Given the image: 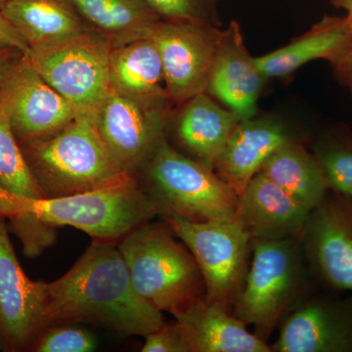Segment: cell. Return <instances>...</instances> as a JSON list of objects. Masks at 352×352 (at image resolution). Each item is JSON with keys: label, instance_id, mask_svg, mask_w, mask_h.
Here are the masks:
<instances>
[{"label": "cell", "instance_id": "ffe728a7", "mask_svg": "<svg viewBox=\"0 0 352 352\" xmlns=\"http://www.w3.org/2000/svg\"><path fill=\"white\" fill-rule=\"evenodd\" d=\"M0 10L32 50L90 29L72 0H10Z\"/></svg>", "mask_w": 352, "mask_h": 352}, {"label": "cell", "instance_id": "e575fe53", "mask_svg": "<svg viewBox=\"0 0 352 352\" xmlns=\"http://www.w3.org/2000/svg\"><path fill=\"white\" fill-rule=\"evenodd\" d=\"M8 1H10V0H0V8H1V7Z\"/></svg>", "mask_w": 352, "mask_h": 352}, {"label": "cell", "instance_id": "52a82bcc", "mask_svg": "<svg viewBox=\"0 0 352 352\" xmlns=\"http://www.w3.org/2000/svg\"><path fill=\"white\" fill-rule=\"evenodd\" d=\"M112 48L107 38L89 29L48 47L30 50L25 55L76 116L96 117L112 91Z\"/></svg>", "mask_w": 352, "mask_h": 352}, {"label": "cell", "instance_id": "4dcf8cb0", "mask_svg": "<svg viewBox=\"0 0 352 352\" xmlns=\"http://www.w3.org/2000/svg\"><path fill=\"white\" fill-rule=\"evenodd\" d=\"M1 48H13L21 51L23 54L29 52L30 47L25 39L16 31L8 20L4 17L0 10V50Z\"/></svg>", "mask_w": 352, "mask_h": 352}, {"label": "cell", "instance_id": "e0dca14e", "mask_svg": "<svg viewBox=\"0 0 352 352\" xmlns=\"http://www.w3.org/2000/svg\"><path fill=\"white\" fill-rule=\"evenodd\" d=\"M291 141L284 126L271 119L239 120L220 152L214 170L238 196L277 149Z\"/></svg>", "mask_w": 352, "mask_h": 352}, {"label": "cell", "instance_id": "2e32d148", "mask_svg": "<svg viewBox=\"0 0 352 352\" xmlns=\"http://www.w3.org/2000/svg\"><path fill=\"white\" fill-rule=\"evenodd\" d=\"M310 212L258 171L239 195L236 219L252 241L300 238Z\"/></svg>", "mask_w": 352, "mask_h": 352}, {"label": "cell", "instance_id": "4316f807", "mask_svg": "<svg viewBox=\"0 0 352 352\" xmlns=\"http://www.w3.org/2000/svg\"><path fill=\"white\" fill-rule=\"evenodd\" d=\"M330 189L352 199V138H329L315 153Z\"/></svg>", "mask_w": 352, "mask_h": 352}, {"label": "cell", "instance_id": "6da1fadb", "mask_svg": "<svg viewBox=\"0 0 352 352\" xmlns=\"http://www.w3.org/2000/svg\"><path fill=\"white\" fill-rule=\"evenodd\" d=\"M60 323L91 324L122 337H146L164 319L134 288L118 244L92 241L66 274L45 284L46 327Z\"/></svg>", "mask_w": 352, "mask_h": 352}, {"label": "cell", "instance_id": "8992f818", "mask_svg": "<svg viewBox=\"0 0 352 352\" xmlns=\"http://www.w3.org/2000/svg\"><path fill=\"white\" fill-rule=\"evenodd\" d=\"M298 238L252 241V261L234 315L263 340L307 286Z\"/></svg>", "mask_w": 352, "mask_h": 352}, {"label": "cell", "instance_id": "83f0119b", "mask_svg": "<svg viewBox=\"0 0 352 352\" xmlns=\"http://www.w3.org/2000/svg\"><path fill=\"white\" fill-rule=\"evenodd\" d=\"M74 324H53L44 329L32 344L34 352H91L97 340L94 333Z\"/></svg>", "mask_w": 352, "mask_h": 352}, {"label": "cell", "instance_id": "d6a6232c", "mask_svg": "<svg viewBox=\"0 0 352 352\" xmlns=\"http://www.w3.org/2000/svg\"><path fill=\"white\" fill-rule=\"evenodd\" d=\"M330 2L335 8L346 11V15L344 20L352 39V0H330Z\"/></svg>", "mask_w": 352, "mask_h": 352}, {"label": "cell", "instance_id": "3957f363", "mask_svg": "<svg viewBox=\"0 0 352 352\" xmlns=\"http://www.w3.org/2000/svg\"><path fill=\"white\" fill-rule=\"evenodd\" d=\"M19 144L43 199L85 193L129 175L102 140L96 117L76 116L60 131Z\"/></svg>", "mask_w": 352, "mask_h": 352}, {"label": "cell", "instance_id": "484cf974", "mask_svg": "<svg viewBox=\"0 0 352 352\" xmlns=\"http://www.w3.org/2000/svg\"><path fill=\"white\" fill-rule=\"evenodd\" d=\"M30 201L13 195L0 185V217L9 220L27 258L43 254L57 239V228L30 212Z\"/></svg>", "mask_w": 352, "mask_h": 352}, {"label": "cell", "instance_id": "cb8c5ba5", "mask_svg": "<svg viewBox=\"0 0 352 352\" xmlns=\"http://www.w3.org/2000/svg\"><path fill=\"white\" fill-rule=\"evenodd\" d=\"M259 171L309 212L330 189L316 156L292 141L273 153Z\"/></svg>", "mask_w": 352, "mask_h": 352}, {"label": "cell", "instance_id": "1f68e13d", "mask_svg": "<svg viewBox=\"0 0 352 352\" xmlns=\"http://www.w3.org/2000/svg\"><path fill=\"white\" fill-rule=\"evenodd\" d=\"M330 64L336 78L346 88L352 97V46L342 51Z\"/></svg>", "mask_w": 352, "mask_h": 352}, {"label": "cell", "instance_id": "4fadbf2b", "mask_svg": "<svg viewBox=\"0 0 352 352\" xmlns=\"http://www.w3.org/2000/svg\"><path fill=\"white\" fill-rule=\"evenodd\" d=\"M300 241L322 283L352 292V199L329 189L310 212Z\"/></svg>", "mask_w": 352, "mask_h": 352}, {"label": "cell", "instance_id": "9c48e42d", "mask_svg": "<svg viewBox=\"0 0 352 352\" xmlns=\"http://www.w3.org/2000/svg\"><path fill=\"white\" fill-rule=\"evenodd\" d=\"M221 30L207 23L162 19L149 38L163 63L164 87L171 104H184L207 91Z\"/></svg>", "mask_w": 352, "mask_h": 352}, {"label": "cell", "instance_id": "f1b7e54d", "mask_svg": "<svg viewBox=\"0 0 352 352\" xmlns=\"http://www.w3.org/2000/svg\"><path fill=\"white\" fill-rule=\"evenodd\" d=\"M219 0H146L164 20L192 21L219 25Z\"/></svg>", "mask_w": 352, "mask_h": 352}, {"label": "cell", "instance_id": "7c38bea8", "mask_svg": "<svg viewBox=\"0 0 352 352\" xmlns=\"http://www.w3.org/2000/svg\"><path fill=\"white\" fill-rule=\"evenodd\" d=\"M0 217V351H31L45 329V282L25 274Z\"/></svg>", "mask_w": 352, "mask_h": 352}, {"label": "cell", "instance_id": "277c9868", "mask_svg": "<svg viewBox=\"0 0 352 352\" xmlns=\"http://www.w3.org/2000/svg\"><path fill=\"white\" fill-rule=\"evenodd\" d=\"M134 176L159 217L193 222L236 217L239 196L235 190L214 170L178 151L166 138Z\"/></svg>", "mask_w": 352, "mask_h": 352}, {"label": "cell", "instance_id": "8fae6325", "mask_svg": "<svg viewBox=\"0 0 352 352\" xmlns=\"http://www.w3.org/2000/svg\"><path fill=\"white\" fill-rule=\"evenodd\" d=\"M0 97L18 142L50 135L76 117L73 108L22 54L0 71Z\"/></svg>", "mask_w": 352, "mask_h": 352}, {"label": "cell", "instance_id": "44dd1931", "mask_svg": "<svg viewBox=\"0 0 352 352\" xmlns=\"http://www.w3.org/2000/svg\"><path fill=\"white\" fill-rule=\"evenodd\" d=\"M349 46L352 39L344 17L325 16L284 47L254 57V63L266 78L288 76L314 60L331 62Z\"/></svg>", "mask_w": 352, "mask_h": 352}, {"label": "cell", "instance_id": "d6986e66", "mask_svg": "<svg viewBox=\"0 0 352 352\" xmlns=\"http://www.w3.org/2000/svg\"><path fill=\"white\" fill-rule=\"evenodd\" d=\"M239 120L235 113L221 107L204 92L183 104L175 122V140L184 150L183 154L214 170Z\"/></svg>", "mask_w": 352, "mask_h": 352}, {"label": "cell", "instance_id": "7402d4cb", "mask_svg": "<svg viewBox=\"0 0 352 352\" xmlns=\"http://www.w3.org/2000/svg\"><path fill=\"white\" fill-rule=\"evenodd\" d=\"M110 78L113 89L129 98L145 102L168 100L161 55L151 38L113 47Z\"/></svg>", "mask_w": 352, "mask_h": 352}, {"label": "cell", "instance_id": "603a6c76", "mask_svg": "<svg viewBox=\"0 0 352 352\" xmlns=\"http://www.w3.org/2000/svg\"><path fill=\"white\" fill-rule=\"evenodd\" d=\"M90 29L113 47L149 38L162 18L146 0H72Z\"/></svg>", "mask_w": 352, "mask_h": 352}, {"label": "cell", "instance_id": "836d02e7", "mask_svg": "<svg viewBox=\"0 0 352 352\" xmlns=\"http://www.w3.org/2000/svg\"><path fill=\"white\" fill-rule=\"evenodd\" d=\"M23 53L17 50H13V48H1L0 50V71L13 61L16 58L19 57Z\"/></svg>", "mask_w": 352, "mask_h": 352}, {"label": "cell", "instance_id": "9a60e30c", "mask_svg": "<svg viewBox=\"0 0 352 352\" xmlns=\"http://www.w3.org/2000/svg\"><path fill=\"white\" fill-rule=\"evenodd\" d=\"M265 80L248 52L240 25L231 21L220 32L206 92L226 104L240 120L251 119Z\"/></svg>", "mask_w": 352, "mask_h": 352}, {"label": "cell", "instance_id": "ba28073f", "mask_svg": "<svg viewBox=\"0 0 352 352\" xmlns=\"http://www.w3.org/2000/svg\"><path fill=\"white\" fill-rule=\"evenodd\" d=\"M193 254L206 284V300L231 312L249 271L252 239L236 217L193 222L162 217Z\"/></svg>", "mask_w": 352, "mask_h": 352}, {"label": "cell", "instance_id": "f546056e", "mask_svg": "<svg viewBox=\"0 0 352 352\" xmlns=\"http://www.w3.org/2000/svg\"><path fill=\"white\" fill-rule=\"evenodd\" d=\"M144 338L142 352H185L182 329L176 320L170 324L164 322L157 330Z\"/></svg>", "mask_w": 352, "mask_h": 352}, {"label": "cell", "instance_id": "ac0fdd59", "mask_svg": "<svg viewBox=\"0 0 352 352\" xmlns=\"http://www.w3.org/2000/svg\"><path fill=\"white\" fill-rule=\"evenodd\" d=\"M185 352H271L265 340L219 305L201 300L175 318Z\"/></svg>", "mask_w": 352, "mask_h": 352}, {"label": "cell", "instance_id": "d4e9b609", "mask_svg": "<svg viewBox=\"0 0 352 352\" xmlns=\"http://www.w3.org/2000/svg\"><path fill=\"white\" fill-rule=\"evenodd\" d=\"M0 185L28 201L43 199L11 126L6 104L0 97Z\"/></svg>", "mask_w": 352, "mask_h": 352}, {"label": "cell", "instance_id": "5bb4252c", "mask_svg": "<svg viewBox=\"0 0 352 352\" xmlns=\"http://www.w3.org/2000/svg\"><path fill=\"white\" fill-rule=\"evenodd\" d=\"M275 352H352V292L320 294L300 303L285 319Z\"/></svg>", "mask_w": 352, "mask_h": 352}, {"label": "cell", "instance_id": "7a4b0ae2", "mask_svg": "<svg viewBox=\"0 0 352 352\" xmlns=\"http://www.w3.org/2000/svg\"><path fill=\"white\" fill-rule=\"evenodd\" d=\"M164 220L147 222L120 241L134 288L175 318L206 298V284L192 252Z\"/></svg>", "mask_w": 352, "mask_h": 352}, {"label": "cell", "instance_id": "5b68a950", "mask_svg": "<svg viewBox=\"0 0 352 352\" xmlns=\"http://www.w3.org/2000/svg\"><path fill=\"white\" fill-rule=\"evenodd\" d=\"M30 212L50 226L74 227L92 241L113 244L159 217L156 206L131 175L85 193L30 201Z\"/></svg>", "mask_w": 352, "mask_h": 352}, {"label": "cell", "instance_id": "30bf717a", "mask_svg": "<svg viewBox=\"0 0 352 352\" xmlns=\"http://www.w3.org/2000/svg\"><path fill=\"white\" fill-rule=\"evenodd\" d=\"M166 100L129 98L112 88L96 116L102 140L120 170L134 175L166 138L168 107Z\"/></svg>", "mask_w": 352, "mask_h": 352}]
</instances>
